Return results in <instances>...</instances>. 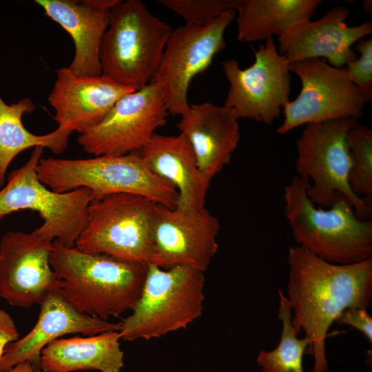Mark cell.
<instances>
[{
    "label": "cell",
    "instance_id": "1",
    "mask_svg": "<svg viewBox=\"0 0 372 372\" xmlns=\"http://www.w3.org/2000/svg\"><path fill=\"white\" fill-rule=\"evenodd\" d=\"M288 302L293 332L309 341L312 372H327L325 340L331 324L348 309H367L372 298V258L351 265L329 262L306 248L290 247Z\"/></svg>",
    "mask_w": 372,
    "mask_h": 372
},
{
    "label": "cell",
    "instance_id": "2",
    "mask_svg": "<svg viewBox=\"0 0 372 372\" xmlns=\"http://www.w3.org/2000/svg\"><path fill=\"white\" fill-rule=\"evenodd\" d=\"M50 263L64 298L80 313L104 320L134 309L147 269L141 263L85 253L56 241Z\"/></svg>",
    "mask_w": 372,
    "mask_h": 372
},
{
    "label": "cell",
    "instance_id": "3",
    "mask_svg": "<svg viewBox=\"0 0 372 372\" xmlns=\"http://www.w3.org/2000/svg\"><path fill=\"white\" fill-rule=\"evenodd\" d=\"M310 181L295 176L285 187V214L298 245L333 264L351 265L372 258V223L360 218L351 202L337 193L324 209L309 198Z\"/></svg>",
    "mask_w": 372,
    "mask_h": 372
},
{
    "label": "cell",
    "instance_id": "4",
    "mask_svg": "<svg viewBox=\"0 0 372 372\" xmlns=\"http://www.w3.org/2000/svg\"><path fill=\"white\" fill-rule=\"evenodd\" d=\"M37 173L43 184L56 192L85 187L92 191L94 199L132 194L169 208L177 205L176 189L153 172L137 152L79 159L42 156Z\"/></svg>",
    "mask_w": 372,
    "mask_h": 372
},
{
    "label": "cell",
    "instance_id": "5",
    "mask_svg": "<svg viewBox=\"0 0 372 372\" xmlns=\"http://www.w3.org/2000/svg\"><path fill=\"white\" fill-rule=\"evenodd\" d=\"M172 30L141 1L121 0L111 10L100 46L102 75L143 88L153 81Z\"/></svg>",
    "mask_w": 372,
    "mask_h": 372
},
{
    "label": "cell",
    "instance_id": "6",
    "mask_svg": "<svg viewBox=\"0 0 372 372\" xmlns=\"http://www.w3.org/2000/svg\"><path fill=\"white\" fill-rule=\"evenodd\" d=\"M204 285V272L193 267L148 263L138 300L120 322L121 340H150L187 329L203 314Z\"/></svg>",
    "mask_w": 372,
    "mask_h": 372
},
{
    "label": "cell",
    "instance_id": "7",
    "mask_svg": "<svg viewBox=\"0 0 372 372\" xmlns=\"http://www.w3.org/2000/svg\"><path fill=\"white\" fill-rule=\"evenodd\" d=\"M43 149L34 147L28 161L10 174L0 190V219L19 210L37 211L43 222L32 234L45 241L72 247L85 227L94 196L85 187L63 193L48 189L37 173Z\"/></svg>",
    "mask_w": 372,
    "mask_h": 372
},
{
    "label": "cell",
    "instance_id": "8",
    "mask_svg": "<svg viewBox=\"0 0 372 372\" xmlns=\"http://www.w3.org/2000/svg\"><path fill=\"white\" fill-rule=\"evenodd\" d=\"M157 203L141 196L115 194L94 199L74 247L147 265L152 254V228Z\"/></svg>",
    "mask_w": 372,
    "mask_h": 372
},
{
    "label": "cell",
    "instance_id": "9",
    "mask_svg": "<svg viewBox=\"0 0 372 372\" xmlns=\"http://www.w3.org/2000/svg\"><path fill=\"white\" fill-rule=\"evenodd\" d=\"M357 125L353 118L305 125L297 140L296 169L298 176L312 181L307 194L314 204L327 208L340 193L351 202L357 215L366 219L372 208L353 192L349 180L353 160L348 133Z\"/></svg>",
    "mask_w": 372,
    "mask_h": 372
},
{
    "label": "cell",
    "instance_id": "10",
    "mask_svg": "<svg viewBox=\"0 0 372 372\" xmlns=\"http://www.w3.org/2000/svg\"><path fill=\"white\" fill-rule=\"evenodd\" d=\"M235 15L231 10L204 25L185 23L172 30L153 79L169 114L181 116L189 109L190 83L225 48L224 33Z\"/></svg>",
    "mask_w": 372,
    "mask_h": 372
},
{
    "label": "cell",
    "instance_id": "11",
    "mask_svg": "<svg viewBox=\"0 0 372 372\" xmlns=\"http://www.w3.org/2000/svg\"><path fill=\"white\" fill-rule=\"evenodd\" d=\"M289 70L300 78L302 87L297 98L283 107L278 134L309 123L358 120L362 115L366 101L345 68L333 67L320 59H309L290 63Z\"/></svg>",
    "mask_w": 372,
    "mask_h": 372
},
{
    "label": "cell",
    "instance_id": "12",
    "mask_svg": "<svg viewBox=\"0 0 372 372\" xmlns=\"http://www.w3.org/2000/svg\"><path fill=\"white\" fill-rule=\"evenodd\" d=\"M253 50L255 61L249 68H240L234 59L222 63L229 83L224 106L238 118L271 125L289 101L290 63L279 53L272 38Z\"/></svg>",
    "mask_w": 372,
    "mask_h": 372
},
{
    "label": "cell",
    "instance_id": "13",
    "mask_svg": "<svg viewBox=\"0 0 372 372\" xmlns=\"http://www.w3.org/2000/svg\"><path fill=\"white\" fill-rule=\"evenodd\" d=\"M169 114L165 101L152 81L122 96L96 125L80 134L78 142L94 156L141 151Z\"/></svg>",
    "mask_w": 372,
    "mask_h": 372
},
{
    "label": "cell",
    "instance_id": "14",
    "mask_svg": "<svg viewBox=\"0 0 372 372\" xmlns=\"http://www.w3.org/2000/svg\"><path fill=\"white\" fill-rule=\"evenodd\" d=\"M219 220L207 209L184 211L157 204L149 263L163 269L186 265L205 272L217 252Z\"/></svg>",
    "mask_w": 372,
    "mask_h": 372
},
{
    "label": "cell",
    "instance_id": "15",
    "mask_svg": "<svg viewBox=\"0 0 372 372\" xmlns=\"http://www.w3.org/2000/svg\"><path fill=\"white\" fill-rule=\"evenodd\" d=\"M52 242L32 232L8 231L0 240V297L12 306L39 304L60 282L50 263Z\"/></svg>",
    "mask_w": 372,
    "mask_h": 372
},
{
    "label": "cell",
    "instance_id": "16",
    "mask_svg": "<svg viewBox=\"0 0 372 372\" xmlns=\"http://www.w3.org/2000/svg\"><path fill=\"white\" fill-rule=\"evenodd\" d=\"M349 14L347 8L338 6L316 21L296 24L278 37L279 53L289 63L322 57L341 68L358 58L352 45L372 32L371 21L348 26Z\"/></svg>",
    "mask_w": 372,
    "mask_h": 372
},
{
    "label": "cell",
    "instance_id": "17",
    "mask_svg": "<svg viewBox=\"0 0 372 372\" xmlns=\"http://www.w3.org/2000/svg\"><path fill=\"white\" fill-rule=\"evenodd\" d=\"M39 306V318L34 327L25 336L7 346L0 360V372H7L23 362L39 366L42 349L65 335H92L118 331L121 327L120 322L80 313L59 290L48 295Z\"/></svg>",
    "mask_w": 372,
    "mask_h": 372
},
{
    "label": "cell",
    "instance_id": "18",
    "mask_svg": "<svg viewBox=\"0 0 372 372\" xmlns=\"http://www.w3.org/2000/svg\"><path fill=\"white\" fill-rule=\"evenodd\" d=\"M48 101L59 125L81 134L99 123L124 95L135 91L101 75L81 76L68 68L56 70Z\"/></svg>",
    "mask_w": 372,
    "mask_h": 372
},
{
    "label": "cell",
    "instance_id": "19",
    "mask_svg": "<svg viewBox=\"0 0 372 372\" xmlns=\"http://www.w3.org/2000/svg\"><path fill=\"white\" fill-rule=\"evenodd\" d=\"M176 126L190 143L200 170L211 180L229 164L240 139L238 118L225 106L192 104Z\"/></svg>",
    "mask_w": 372,
    "mask_h": 372
},
{
    "label": "cell",
    "instance_id": "20",
    "mask_svg": "<svg viewBox=\"0 0 372 372\" xmlns=\"http://www.w3.org/2000/svg\"><path fill=\"white\" fill-rule=\"evenodd\" d=\"M140 152L151 170L176 189V208L184 211L205 208L211 180L200 170L192 146L183 134L155 133Z\"/></svg>",
    "mask_w": 372,
    "mask_h": 372
},
{
    "label": "cell",
    "instance_id": "21",
    "mask_svg": "<svg viewBox=\"0 0 372 372\" xmlns=\"http://www.w3.org/2000/svg\"><path fill=\"white\" fill-rule=\"evenodd\" d=\"M35 3L72 39L75 50L68 69L77 76L102 75L100 46L112 10L94 8L85 0H36Z\"/></svg>",
    "mask_w": 372,
    "mask_h": 372
},
{
    "label": "cell",
    "instance_id": "22",
    "mask_svg": "<svg viewBox=\"0 0 372 372\" xmlns=\"http://www.w3.org/2000/svg\"><path fill=\"white\" fill-rule=\"evenodd\" d=\"M121 340L118 331L58 338L42 349L39 366L43 372H121L124 365Z\"/></svg>",
    "mask_w": 372,
    "mask_h": 372
},
{
    "label": "cell",
    "instance_id": "23",
    "mask_svg": "<svg viewBox=\"0 0 372 372\" xmlns=\"http://www.w3.org/2000/svg\"><path fill=\"white\" fill-rule=\"evenodd\" d=\"M320 0H239L238 39L242 42L280 37L296 24L310 20Z\"/></svg>",
    "mask_w": 372,
    "mask_h": 372
},
{
    "label": "cell",
    "instance_id": "24",
    "mask_svg": "<svg viewBox=\"0 0 372 372\" xmlns=\"http://www.w3.org/2000/svg\"><path fill=\"white\" fill-rule=\"evenodd\" d=\"M35 105L23 98L10 105L0 96V187L4 185L6 171L12 161L21 152L30 147L48 148L58 155L64 152L73 131L62 125L44 135L29 132L22 123V116L31 113Z\"/></svg>",
    "mask_w": 372,
    "mask_h": 372
},
{
    "label": "cell",
    "instance_id": "25",
    "mask_svg": "<svg viewBox=\"0 0 372 372\" xmlns=\"http://www.w3.org/2000/svg\"><path fill=\"white\" fill-rule=\"evenodd\" d=\"M278 318L282 322L279 343L271 351L260 350L257 364L260 372H304L303 355L310 341L307 336L298 338L292 327L291 311L287 298L278 290Z\"/></svg>",
    "mask_w": 372,
    "mask_h": 372
},
{
    "label": "cell",
    "instance_id": "26",
    "mask_svg": "<svg viewBox=\"0 0 372 372\" xmlns=\"http://www.w3.org/2000/svg\"><path fill=\"white\" fill-rule=\"evenodd\" d=\"M353 165L349 184L353 192L371 207L372 198V130L358 125L348 133Z\"/></svg>",
    "mask_w": 372,
    "mask_h": 372
},
{
    "label": "cell",
    "instance_id": "27",
    "mask_svg": "<svg viewBox=\"0 0 372 372\" xmlns=\"http://www.w3.org/2000/svg\"><path fill=\"white\" fill-rule=\"evenodd\" d=\"M239 0H158L163 6L180 16L187 24L204 25L231 10Z\"/></svg>",
    "mask_w": 372,
    "mask_h": 372
},
{
    "label": "cell",
    "instance_id": "28",
    "mask_svg": "<svg viewBox=\"0 0 372 372\" xmlns=\"http://www.w3.org/2000/svg\"><path fill=\"white\" fill-rule=\"evenodd\" d=\"M360 56L347 64L350 81L360 90L366 102L372 100V39H360L355 46Z\"/></svg>",
    "mask_w": 372,
    "mask_h": 372
},
{
    "label": "cell",
    "instance_id": "29",
    "mask_svg": "<svg viewBox=\"0 0 372 372\" xmlns=\"http://www.w3.org/2000/svg\"><path fill=\"white\" fill-rule=\"evenodd\" d=\"M335 322L351 326L360 331L372 343V318L367 309L353 308L344 311Z\"/></svg>",
    "mask_w": 372,
    "mask_h": 372
},
{
    "label": "cell",
    "instance_id": "30",
    "mask_svg": "<svg viewBox=\"0 0 372 372\" xmlns=\"http://www.w3.org/2000/svg\"><path fill=\"white\" fill-rule=\"evenodd\" d=\"M19 333L11 316L0 309V360L8 344L19 339Z\"/></svg>",
    "mask_w": 372,
    "mask_h": 372
},
{
    "label": "cell",
    "instance_id": "31",
    "mask_svg": "<svg viewBox=\"0 0 372 372\" xmlns=\"http://www.w3.org/2000/svg\"><path fill=\"white\" fill-rule=\"evenodd\" d=\"M38 367L30 362H23L17 364L7 372H41Z\"/></svg>",
    "mask_w": 372,
    "mask_h": 372
},
{
    "label": "cell",
    "instance_id": "32",
    "mask_svg": "<svg viewBox=\"0 0 372 372\" xmlns=\"http://www.w3.org/2000/svg\"><path fill=\"white\" fill-rule=\"evenodd\" d=\"M371 1L370 0H366L363 1V9L365 12L371 13Z\"/></svg>",
    "mask_w": 372,
    "mask_h": 372
}]
</instances>
